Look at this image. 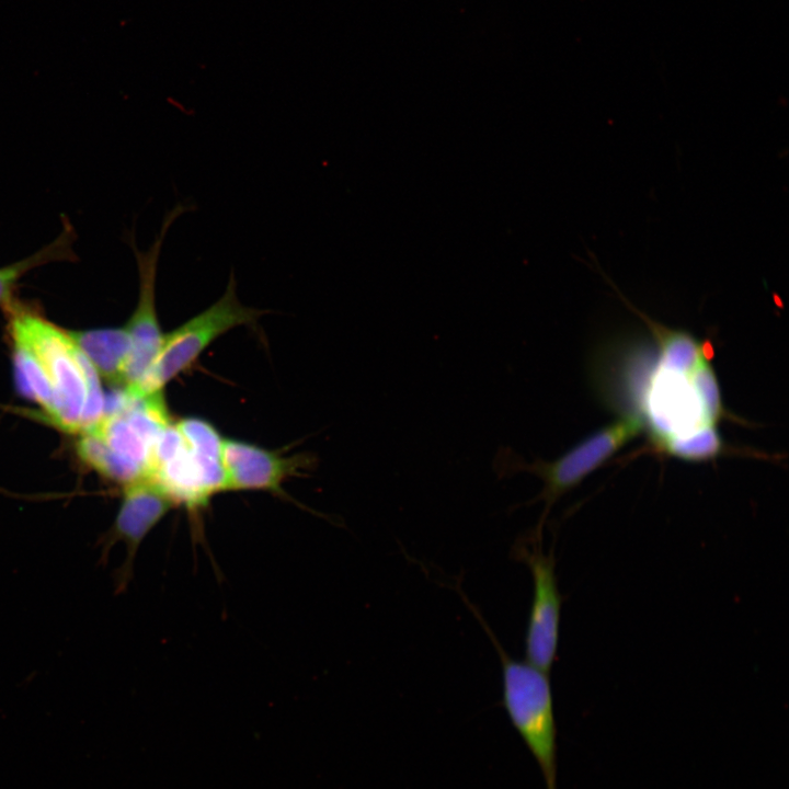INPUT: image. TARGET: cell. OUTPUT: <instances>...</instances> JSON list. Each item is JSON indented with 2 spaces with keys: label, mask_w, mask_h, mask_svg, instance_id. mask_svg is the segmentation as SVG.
I'll list each match as a JSON object with an SVG mask.
<instances>
[{
  "label": "cell",
  "mask_w": 789,
  "mask_h": 789,
  "mask_svg": "<svg viewBox=\"0 0 789 789\" xmlns=\"http://www.w3.org/2000/svg\"><path fill=\"white\" fill-rule=\"evenodd\" d=\"M102 418L79 433V457L123 487L149 478L153 445L171 422L161 391L115 389Z\"/></svg>",
  "instance_id": "obj_1"
},
{
  "label": "cell",
  "mask_w": 789,
  "mask_h": 789,
  "mask_svg": "<svg viewBox=\"0 0 789 789\" xmlns=\"http://www.w3.org/2000/svg\"><path fill=\"white\" fill-rule=\"evenodd\" d=\"M7 309L12 341L35 356L54 389L59 411L56 425L79 434L96 423L105 409L101 378L68 332L14 300Z\"/></svg>",
  "instance_id": "obj_2"
},
{
  "label": "cell",
  "mask_w": 789,
  "mask_h": 789,
  "mask_svg": "<svg viewBox=\"0 0 789 789\" xmlns=\"http://www.w3.org/2000/svg\"><path fill=\"white\" fill-rule=\"evenodd\" d=\"M640 410L658 450L668 442L718 426L725 411L708 356L693 365L659 358L643 389Z\"/></svg>",
  "instance_id": "obj_3"
},
{
  "label": "cell",
  "mask_w": 789,
  "mask_h": 789,
  "mask_svg": "<svg viewBox=\"0 0 789 789\" xmlns=\"http://www.w3.org/2000/svg\"><path fill=\"white\" fill-rule=\"evenodd\" d=\"M502 665V704L525 744L536 758L547 789H557V743L553 699L548 673L513 659L479 617Z\"/></svg>",
  "instance_id": "obj_4"
},
{
  "label": "cell",
  "mask_w": 789,
  "mask_h": 789,
  "mask_svg": "<svg viewBox=\"0 0 789 789\" xmlns=\"http://www.w3.org/2000/svg\"><path fill=\"white\" fill-rule=\"evenodd\" d=\"M643 430L644 423L638 414H627L597 430L551 461L536 459L525 462L506 450V454L500 451L494 461L495 471L500 477L529 472L542 481L544 488L535 498V502L545 503V514L539 524L542 525L550 507L560 496L578 487Z\"/></svg>",
  "instance_id": "obj_5"
},
{
  "label": "cell",
  "mask_w": 789,
  "mask_h": 789,
  "mask_svg": "<svg viewBox=\"0 0 789 789\" xmlns=\"http://www.w3.org/2000/svg\"><path fill=\"white\" fill-rule=\"evenodd\" d=\"M261 313V310L240 302L237 281L231 272L224 295L203 312L164 334L162 346L148 371L136 386L125 389L138 395L161 391L219 335L238 325L254 323Z\"/></svg>",
  "instance_id": "obj_6"
},
{
  "label": "cell",
  "mask_w": 789,
  "mask_h": 789,
  "mask_svg": "<svg viewBox=\"0 0 789 789\" xmlns=\"http://www.w3.org/2000/svg\"><path fill=\"white\" fill-rule=\"evenodd\" d=\"M512 556L529 569L533 597L525 634L527 662L549 674L558 650L562 597L558 587L553 550L546 552L541 528L522 536Z\"/></svg>",
  "instance_id": "obj_7"
},
{
  "label": "cell",
  "mask_w": 789,
  "mask_h": 789,
  "mask_svg": "<svg viewBox=\"0 0 789 789\" xmlns=\"http://www.w3.org/2000/svg\"><path fill=\"white\" fill-rule=\"evenodd\" d=\"M193 204L176 203L168 209L161 228L147 250H139L135 236H128L134 251L139 275V296L136 308L126 323L125 330L130 340V353L125 373L124 388L136 386L155 362L163 343L156 310V278L163 240L171 225L184 213L192 210Z\"/></svg>",
  "instance_id": "obj_8"
},
{
  "label": "cell",
  "mask_w": 789,
  "mask_h": 789,
  "mask_svg": "<svg viewBox=\"0 0 789 789\" xmlns=\"http://www.w3.org/2000/svg\"><path fill=\"white\" fill-rule=\"evenodd\" d=\"M149 479L174 506H183L194 518L214 495L227 491L221 455L194 449L184 439L172 453L153 462Z\"/></svg>",
  "instance_id": "obj_9"
},
{
  "label": "cell",
  "mask_w": 789,
  "mask_h": 789,
  "mask_svg": "<svg viewBox=\"0 0 789 789\" xmlns=\"http://www.w3.org/2000/svg\"><path fill=\"white\" fill-rule=\"evenodd\" d=\"M173 506L162 489L149 478L123 487L115 519L102 541L103 556L110 552L113 545L119 541L125 545L126 557L116 578L118 590L123 591L129 583L135 557L142 541Z\"/></svg>",
  "instance_id": "obj_10"
},
{
  "label": "cell",
  "mask_w": 789,
  "mask_h": 789,
  "mask_svg": "<svg viewBox=\"0 0 789 789\" xmlns=\"http://www.w3.org/2000/svg\"><path fill=\"white\" fill-rule=\"evenodd\" d=\"M221 461L227 491L283 493L282 484L301 466L300 457H283L238 439H224Z\"/></svg>",
  "instance_id": "obj_11"
},
{
  "label": "cell",
  "mask_w": 789,
  "mask_h": 789,
  "mask_svg": "<svg viewBox=\"0 0 789 789\" xmlns=\"http://www.w3.org/2000/svg\"><path fill=\"white\" fill-rule=\"evenodd\" d=\"M92 363L100 378L115 389L124 388L130 353L125 328L67 331Z\"/></svg>",
  "instance_id": "obj_12"
},
{
  "label": "cell",
  "mask_w": 789,
  "mask_h": 789,
  "mask_svg": "<svg viewBox=\"0 0 789 789\" xmlns=\"http://www.w3.org/2000/svg\"><path fill=\"white\" fill-rule=\"evenodd\" d=\"M75 231L68 220H64V229L49 244L43 247L27 258L0 267V305L7 307L13 301V293L18 282L30 271L41 265L75 259L72 243Z\"/></svg>",
  "instance_id": "obj_13"
},
{
  "label": "cell",
  "mask_w": 789,
  "mask_h": 789,
  "mask_svg": "<svg viewBox=\"0 0 789 789\" xmlns=\"http://www.w3.org/2000/svg\"><path fill=\"white\" fill-rule=\"evenodd\" d=\"M13 362L20 391L34 400L56 424L59 415L57 399L38 361L25 346L13 342Z\"/></svg>",
  "instance_id": "obj_14"
},
{
  "label": "cell",
  "mask_w": 789,
  "mask_h": 789,
  "mask_svg": "<svg viewBox=\"0 0 789 789\" xmlns=\"http://www.w3.org/2000/svg\"><path fill=\"white\" fill-rule=\"evenodd\" d=\"M727 449L718 426H709L665 444L660 451L689 461L713 459Z\"/></svg>",
  "instance_id": "obj_15"
}]
</instances>
